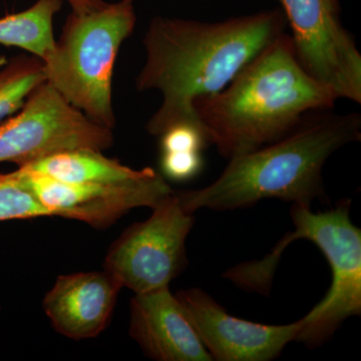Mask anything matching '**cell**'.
<instances>
[{
  "mask_svg": "<svg viewBox=\"0 0 361 361\" xmlns=\"http://www.w3.org/2000/svg\"><path fill=\"white\" fill-rule=\"evenodd\" d=\"M73 8V13H87L103 8L108 2L104 0H68Z\"/></svg>",
  "mask_w": 361,
  "mask_h": 361,
  "instance_id": "cell-19",
  "label": "cell"
},
{
  "mask_svg": "<svg viewBox=\"0 0 361 361\" xmlns=\"http://www.w3.org/2000/svg\"><path fill=\"white\" fill-rule=\"evenodd\" d=\"M161 174L165 179L186 182L201 172L204 166L202 153H161Z\"/></svg>",
  "mask_w": 361,
  "mask_h": 361,
  "instance_id": "cell-18",
  "label": "cell"
},
{
  "mask_svg": "<svg viewBox=\"0 0 361 361\" xmlns=\"http://www.w3.org/2000/svg\"><path fill=\"white\" fill-rule=\"evenodd\" d=\"M349 199L331 210L314 213L310 206L293 204L294 231L280 241L286 247L297 239L314 243L329 261L332 282L317 305L301 318L296 341L317 346L329 339L349 317L361 312V230L350 219Z\"/></svg>",
  "mask_w": 361,
  "mask_h": 361,
  "instance_id": "cell-5",
  "label": "cell"
},
{
  "mask_svg": "<svg viewBox=\"0 0 361 361\" xmlns=\"http://www.w3.org/2000/svg\"><path fill=\"white\" fill-rule=\"evenodd\" d=\"M336 94L307 73L282 33L225 89L195 104L211 145L229 159L282 139L308 114L334 108Z\"/></svg>",
  "mask_w": 361,
  "mask_h": 361,
  "instance_id": "cell-2",
  "label": "cell"
},
{
  "mask_svg": "<svg viewBox=\"0 0 361 361\" xmlns=\"http://www.w3.org/2000/svg\"><path fill=\"white\" fill-rule=\"evenodd\" d=\"M51 217V213L13 172L0 173V222Z\"/></svg>",
  "mask_w": 361,
  "mask_h": 361,
  "instance_id": "cell-16",
  "label": "cell"
},
{
  "mask_svg": "<svg viewBox=\"0 0 361 361\" xmlns=\"http://www.w3.org/2000/svg\"><path fill=\"white\" fill-rule=\"evenodd\" d=\"M40 203L56 217L106 229L135 208L154 207L174 193L153 168L139 179L122 183H68L18 167L13 171Z\"/></svg>",
  "mask_w": 361,
  "mask_h": 361,
  "instance_id": "cell-9",
  "label": "cell"
},
{
  "mask_svg": "<svg viewBox=\"0 0 361 361\" xmlns=\"http://www.w3.org/2000/svg\"><path fill=\"white\" fill-rule=\"evenodd\" d=\"M130 336L151 360H213L169 286L135 294L130 301Z\"/></svg>",
  "mask_w": 361,
  "mask_h": 361,
  "instance_id": "cell-11",
  "label": "cell"
},
{
  "mask_svg": "<svg viewBox=\"0 0 361 361\" xmlns=\"http://www.w3.org/2000/svg\"><path fill=\"white\" fill-rule=\"evenodd\" d=\"M286 25L278 8L219 23L154 18L142 39L146 61L135 78L139 92L161 94L160 108L147 123L149 134L159 137L177 123L203 125L196 102L225 89Z\"/></svg>",
  "mask_w": 361,
  "mask_h": 361,
  "instance_id": "cell-1",
  "label": "cell"
},
{
  "mask_svg": "<svg viewBox=\"0 0 361 361\" xmlns=\"http://www.w3.org/2000/svg\"><path fill=\"white\" fill-rule=\"evenodd\" d=\"M113 145V130L92 122L47 82L30 92L20 111L0 123V163L11 161L18 167L61 152H103Z\"/></svg>",
  "mask_w": 361,
  "mask_h": 361,
  "instance_id": "cell-6",
  "label": "cell"
},
{
  "mask_svg": "<svg viewBox=\"0 0 361 361\" xmlns=\"http://www.w3.org/2000/svg\"><path fill=\"white\" fill-rule=\"evenodd\" d=\"M144 222L128 228L109 248L104 271L135 294L169 286L187 266L186 239L193 214L171 194Z\"/></svg>",
  "mask_w": 361,
  "mask_h": 361,
  "instance_id": "cell-7",
  "label": "cell"
},
{
  "mask_svg": "<svg viewBox=\"0 0 361 361\" xmlns=\"http://www.w3.org/2000/svg\"><path fill=\"white\" fill-rule=\"evenodd\" d=\"M6 61H7V59H6V56H0V68H1L2 66L6 65Z\"/></svg>",
  "mask_w": 361,
  "mask_h": 361,
  "instance_id": "cell-20",
  "label": "cell"
},
{
  "mask_svg": "<svg viewBox=\"0 0 361 361\" xmlns=\"http://www.w3.org/2000/svg\"><path fill=\"white\" fill-rule=\"evenodd\" d=\"M135 0L106 4L87 13H71L51 56L45 82L97 125L113 130L111 82L116 56L135 25Z\"/></svg>",
  "mask_w": 361,
  "mask_h": 361,
  "instance_id": "cell-4",
  "label": "cell"
},
{
  "mask_svg": "<svg viewBox=\"0 0 361 361\" xmlns=\"http://www.w3.org/2000/svg\"><path fill=\"white\" fill-rule=\"evenodd\" d=\"M122 288L104 270L61 275L42 307L59 334L75 341L94 338L108 326Z\"/></svg>",
  "mask_w": 361,
  "mask_h": 361,
  "instance_id": "cell-12",
  "label": "cell"
},
{
  "mask_svg": "<svg viewBox=\"0 0 361 361\" xmlns=\"http://www.w3.org/2000/svg\"><path fill=\"white\" fill-rule=\"evenodd\" d=\"M45 82L44 61L37 56H20L0 68V123L20 110L37 85Z\"/></svg>",
  "mask_w": 361,
  "mask_h": 361,
  "instance_id": "cell-15",
  "label": "cell"
},
{
  "mask_svg": "<svg viewBox=\"0 0 361 361\" xmlns=\"http://www.w3.org/2000/svg\"><path fill=\"white\" fill-rule=\"evenodd\" d=\"M63 0H37L21 13L0 18V44L18 47L44 61L56 49L54 18Z\"/></svg>",
  "mask_w": 361,
  "mask_h": 361,
  "instance_id": "cell-14",
  "label": "cell"
},
{
  "mask_svg": "<svg viewBox=\"0 0 361 361\" xmlns=\"http://www.w3.org/2000/svg\"><path fill=\"white\" fill-rule=\"evenodd\" d=\"M331 111L308 114L282 139L229 159L222 174L209 186L176 192L180 205L194 214L204 208H248L265 199L310 206L323 198L325 163L361 137L360 114Z\"/></svg>",
  "mask_w": 361,
  "mask_h": 361,
  "instance_id": "cell-3",
  "label": "cell"
},
{
  "mask_svg": "<svg viewBox=\"0 0 361 361\" xmlns=\"http://www.w3.org/2000/svg\"><path fill=\"white\" fill-rule=\"evenodd\" d=\"M159 137L161 153H203L211 145L208 132L199 123H177Z\"/></svg>",
  "mask_w": 361,
  "mask_h": 361,
  "instance_id": "cell-17",
  "label": "cell"
},
{
  "mask_svg": "<svg viewBox=\"0 0 361 361\" xmlns=\"http://www.w3.org/2000/svg\"><path fill=\"white\" fill-rule=\"evenodd\" d=\"M213 360L270 361L296 341L301 319L286 325H267L232 316L201 289L175 294Z\"/></svg>",
  "mask_w": 361,
  "mask_h": 361,
  "instance_id": "cell-10",
  "label": "cell"
},
{
  "mask_svg": "<svg viewBox=\"0 0 361 361\" xmlns=\"http://www.w3.org/2000/svg\"><path fill=\"white\" fill-rule=\"evenodd\" d=\"M20 168L40 173L63 182L103 184L139 179L151 169L147 167L142 170H135L114 159L106 158L101 151L92 149L61 152Z\"/></svg>",
  "mask_w": 361,
  "mask_h": 361,
  "instance_id": "cell-13",
  "label": "cell"
},
{
  "mask_svg": "<svg viewBox=\"0 0 361 361\" xmlns=\"http://www.w3.org/2000/svg\"><path fill=\"white\" fill-rule=\"evenodd\" d=\"M299 63L337 99L361 104V54L338 0H278Z\"/></svg>",
  "mask_w": 361,
  "mask_h": 361,
  "instance_id": "cell-8",
  "label": "cell"
}]
</instances>
